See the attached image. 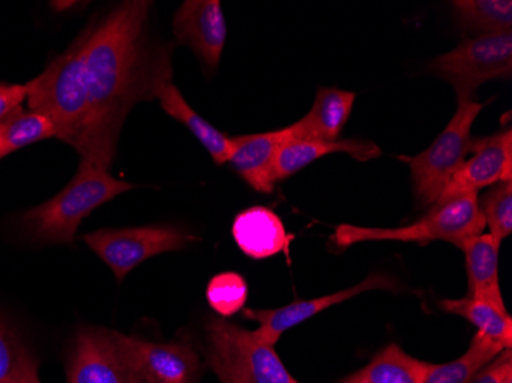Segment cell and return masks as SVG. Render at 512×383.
I'll return each mask as SVG.
<instances>
[{
	"mask_svg": "<svg viewBox=\"0 0 512 383\" xmlns=\"http://www.w3.org/2000/svg\"><path fill=\"white\" fill-rule=\"evenodd\" d=\"M451 5L460 31L470 39L512 33L511 0H456Z\"/></svg>",
	"mask_w": 512,
	"mask_h": 383,
	"instance_id": "cell-21",
	"label": "cell"
},
{
	"mask_svg": "<svg viewBox=\"0 0 512 383\" xmlns=\"http://www.w3.org/2000/svg\"><path fill=\"white\" fill-rule=\"evenodd\" d=\"M477 203L490 235L502 243L512 232V180L494 184Z\"/></svg>",
	"mask_w": 512,
	"mask_h": 383,
	"instance_id": "cell-26",
	"label": "cell"
},
{
	"mask_svg": "<svg viewBox=\"0 0 512 383\" xmlns=\"http://www.w3.org/2000/svg\"><path fill=\"white\" fill-rule=\"evenodd\" d=\"M27 95V83L25 85L0 83V122L17 109L22 108V103L27 100Z\"/></svg>",
	"mask_w": 512,
	"mask_h": 383,
	"instance_id": "cell-29",
	"label": "cell"
},
{
	"mask_svg": "<svg viewBox=\"0 0 512 383\" xmlns=\"http://www.w3.org/2000/svg\"><path fill=\"white\" fill-rule=\"evenodd\" d=\"M17 383H40L39 362H34L33 365H30Z\"/></svg>",
	"mask_w": 512,
	"mask_h": 383,
	"instance_id": "cell-30",
	"label": "cell"
},
{
	"mask_svg": "<svg viewBox=\"0 0 512 383\" xmlns=\"http://www.w3.org/2000/svg\"><path fill=\"white\" fill-rule=\"evenodd\" d=\"M82 239L122 284L135 267L154 256L184 249L195 236L172 226H143L100 229Z\"/></svg>",
	"mask_w": 512,
	"mask_h": 383,
	"instance_id": "cell-8",
	"label": "cell"
},
{
	"mask_svg": "<svg viewBox=\"0 0 512 383\" xmlns=\"http://www.w3.org/2000/svg\"><path fill=\"white\" fill-rule=\"evenodd\" d=\"M132 189L134 184L82 160L73 180L56 197L23 213L20 226L37 243L71 244L82 221L97 207Z\"/></svg>",
	"mask_w": 512,
	"mask_h": 383,
	"instance_id": "cell-2",
	"label": "cell"
},
{
	"mask_svg": "<svg viewBox=\"0 0 512 383\" xmlns=\"http://www.w3.org/2000/svg\"><path fill=\"white\" fill-rule=\"evenodd\" d=\"M31 111L50 118L57 138L82 155L89 126L85 59L80 37L69 50L57 56L40 76L27 83Z\"/></svg>",
	"mask_w": 512,
	"mask_h": 383,
	"instance_id": "cell-3",
	"label": "cell"
},
{
	"mask_svg": "<svg viewBox=\"0 0 512 383\" xmlns=\"http://www.w3.org/2000/svg\"><path fill=\"white\" fill-rule=\"evenodd\" d=\"M207 364L220 383H301L289 373L275 347L223 318L206 322Z\"/></svg>",
	"mask_w": 512,
	"mask_h": 383,
	"instance_id": "cell-4",
	"label": "cell"
},
{
	"mask_svg": "<svg viewBox=\"0 0 512 383\" xmlns=\"http://www.w3.org/2000/svg\"><path fill=\"white\" fill-rule=\"evenodd\" d=\"M401 289L398 279L384 275V273H375L365 278L359 284L341 290V292L330 293L321 298L307 299V301H295L292 304L284 305V307L272 308V310H253L246 308L243 311L244 319H250L260 324V327L252 331L256 341L261 344L272 345L275 347L279 338L290 328L309 321L313 316L318 315L321 311L333 307V305L341 304L355 296L362 295L371 290H390L396 292Z\"/></svg>",
	"mask_w": 512,
	"mask_h": 383,
	"instance_id": "cell-10",
	"label": "cell"
},
{
	"mask_svg": "<svg viewBox=\"0 0 512 383\" xmlns=\"http://www.w3.org/2000/svg\"><path fill=\"white\" fill-rule=\"evenodd\" d=\"M178 43L200 57L204 66L217 69L227 40V23L218 0H186L172 22Z\"/></svg>",
	"mask_w": 512,
	"mask_h": 383,
	"instance_id": "cell-13",
	"label": "cell"
},
{
	"mask_svg": "<svg viewBox=\"0 0 512 383\" xmlns=\"http://www.w3.org/2000/svg\"><path fill=\"white\" fill-rule=\"evenodd\" d=\"M57 138L50 118L40 112L19 108L0 122V160L37 141Z\"/></svg>",
	"mask_w": 512,
	"mask_h": 383,
	"instance_id": "cell-24",
	"label": "cell"
},
{
	"mask_svg": "<svg viewBox=\"0 0 512 383\" xmlns=\"http://www.w3.org/2000/svg\"><path fill=\"white\" fill-rule=\"evenodd\" d=\"M512 180V131L502 129L490 137L474 138L473 151L453 175L436 204Z\"/></svg>",
	"mask_w": 512,
	"mask_h": 383,
	"instance_id": "cell-11",
	"label": "cell"
},
{
	"mask_svg": "<svg viewBox=\"0 0 512 383\" xmlns=\"http://www.w3.org/2000/svg\"><path fill=\"white\" fill-rule=\"evenodd\" d=\"M479 194L462 195L445 203L434 204L430 213L410 226L396 229L341 224L336 227L333 244L339 249L371 241H399V243H431L448 241L454 244L463 239L480 235L485 229V220L477 203Z\"/></svg>",
	"mask_w": 512,
	"mask_h": 383,
	"instance_id": "cell-5",
	"label": "cell"
},
{
	"mask_svg": "<svg viewBox=\"0 0 512 383\" xmlns=\"http://www.w3.org/2000/svg\"><path fill=\"white\" fill-rule=\"evenodd\" d=\"M157 100L166 114L171 115L194 134L204 149L211 154L212 160L217 166L227 164L232 149H234V141L204 120L197 111H194L174 83H168L165 88L161 89Z\"/></svg>",
	"mask_w": 512,
	"mask_h": 383,
	"instance_id": "cell-19",
	"label": "cell"
},
{
	"mask_svg": "<svg viewBox=\"0 0 512 383\" xmlns=\"http://www.w3.org/2000/svg\"><path fill=\"white\" fill-rule=\"evenodd\" d=\"M289 138V126L264 134L234 137V149L227 163L253 190L272 194L276 184L273 177L276 155Z\"/></svg>",
	"mask_w": 512,
	"mask_h": 383,
	"instance_id": "cell-14",
	"label": "cell"
},
{
	"mask_svg": "<svg viewBox=\"0 0 512 383\" xmlns=\"http://www.w3.org/2000/svg\"><path fill=\"white\" fill-rule=\"evenodd\" d=\"M358 95L338 88H319L307 115L290 125L293 140H339L342 129L352 115Z\"/></svg>",
	"mask_w": 512,
	"mask_h": 383,
	"instance_id": "cell-17",
	"label": "cell"
},
{
	"mask_svg": "<svg viewBox=\"0 0 512 383\" xmlns=\"http://www.w3.org/2000/svg\"><path fill=\"white\" fill-rule=\"evenodd\" d=\"M430 71L451 83L457 99H471L483 83L512 76V33L463 40L450 53L436 57Z\"/></svg>",
	"mask_w": 512,
	"mask_h": 383,
	"instance_id": "cell-7",
	"label": "cell"
},
{
	"mask_svg": "<svg viewBox=\"0 0 512 383\" xmlns=\"http://www.w3.org/2000/svg\"><path fill=\"white\" fill-rule=\"evenodd\" d=\"M440 307L451 315L467 319L480 334L503 348L512 347V319L508 311L468 296L462 299H444L440 302Z\"/></svg>",
	"mask_w": 512,
	"mask_h": 383,
	"instance_id": "cell-23",
	"label": "cell"
},
{
	"mask_svg": "<svg viewBox=\"0 0 512 383\" xmlns=\"http://www.w3.org/2000/svg\"><path fill=\"white\" fill-rule=\"evenodd\" d=\"M66 383H146L119 331L80 327L66 354Z\"/></svg>",
	"mask_w": 512,
	"mask_h": 383,
	"instance_id": "cell-9",
	"label": "cell"
},
{
	"mask_svg": "<svg viewBox=\"0 0 512 383\" xmlns=\"http://www.w3.org/2000/svg\"><path fill=\"white\" fill-rule=\"evenodd\" d=\"M151 2L131 0L80 34L89 126L82 160L108 169L126 115L172 82L171 45L148 39Z\"/></svg>",
	"mask_w": 512,
	"mask_h": 383,
	"instance_id": "cell-1",
	"label": "cell"
},
{
	"mask_svg": "<svg viewBox=\"0 0 512 383\" xmlns=\"http://www.w3.org/2000/svg\"><path fill=\"white\" fill-rule=\"evenodd\" d=\"M499 241L494 236L480 235L463 239L456 246L465 255L467 264L468 298L488 302L500 310H506L499 281Z\"/></svg>",
	"mask_w": 512,
	"mask_h": 383,
	"instance_id": "cell-18",
	"label": "cell"
},
{
	"mask_svg": "<svg viewBox=\"0 0 512 383\" xmlns=\"http://www.w3.org/2000/svg\"><path fill=\"white\" fill-rule=\"evenodd\" d=\"M120 339L146 383L198 382L200 357L188 339L155 344L122 333Z\"/></svg>",
	"mask_w": 512,
	"mask_h": 383,
	"instance_id": "cell-12",
	"label": "cell"
},
{
	"mask_svg": "<svg viewBox=\"0 0 512 383\" xmlns=\"http://www.w3.org/2000/svg\"><path fill=\"white\" fill-rule=\"evenodd\" d=\"M509 376H512V354L511 348H505L470 383H505Z\"/></svg>",
	"mask_w": 512,
	"mask_h": 383,
	"instance_id": "cell-28",
	"label": "cell"
},
{
	"mask_svg": "<svg viewBox=\"0 0 512 383\" xmlns=\"http://www.w3.org/2000/svg\"><path fill=\"white\" fill-rule=\"evenodd\" d=\"M505 383H512V376H509L508 379L505 380Z\"/></svg>",
	"mask_w": 512,
	"mask_h": 383,
	"instance_id": "cell-31",
	"label": "cell"
},
{
	"mask_svg": "<svg viewBox=\"0 0 512 383\" xmlns=\"http://www.w3.org/2000/svg\"><path fill=\"white\" fill-rule=\"evenodd\" d=\"M232 236L244 255L267 259L284 252L292 236L283 220L269 207L253 206L243 210L232 223Z\"/></svg>",
	"mask_w": 512,
	"mask_h": 383,
	"instance_id": "cell-16",
	"label": "cell"
},
{
	"mask_svg": "<svg viewBox=\"0 0 512 383\" xmlns=\"http://www.w3.org/2000/svg\"><path fill=\"white\" fill-rule=\"evenodd\" d=\"M249 298V285L237 272H223L209 281L206 289L207 304L220 318L237 315L246 307Z\"/></svg>",
	"mask_w": 512,
	"mask_h": 383,
	"instance_id": "cell-25",
	"label": "cell"
},
{
	"mask_svg": "<svg viewBox=\"0 0 512 383\" xmlns=\"http://www.w3.org/2000/svg\"><path fill=\"white\" fill-rule=\"evenodd\" d=\"M427 364L405 353L399 345L390 344L339 383H422Z\"/></svg>",
	"mask_w": 512,
	"mask_h": 383,
	"instance_id": "cell-20",
	"label": "cell"
},
{
	"mask_svg": "<svg viewBox=\"0 0 512 383\" xmlns=\"http://www.w3.org/2000/svg\"><path fill=\"white\" fill-rule=\"evenodd\" d=\"M34 362H37L36 357L23 345L13 325L0 311V383L19 382Z\"/></svg>",
	"mask_w": 512,
	"mask_h": 383,
	"instance_id": "cell-27",
	"label": "cell"
},
{
	"mask_svg": "<svg viewBox=\"0 0 512 383\" xmlns=\"http://www.w3.org/2000/svg\"><path fill=\"white\" fill-rule=\"evenodd\" d=\"M339 152H344L358 161L373 160L382 155L381 148L373 141L355 140V138L336 141L293 140L290 135L289 140L281 146L276 155L275 171H273L275 183L298 174L301 169L325 155L339 154Z\"/></svg>",
	"mask_w": 512,
	"mask_h": 383,
	"instance_id": "cell-15",
	"label": "cell"
},
{
	"mask_svg": "<svg viewBox=\"0 0 512 383\" xmlns=\"http://www.w3.org/2000/svg\"><path fill=\"white\" fill-rule=\"evenodd\" d=\"M505 348L477 331L470 347L456 361L447 364H427L422 383H470L486 365L499 356Z\"/></svg>",
	"mask_w": 512,
	"mask_h": 383,
	"instance_id": "cell-22",
	"label": "cell"
},
{
	"mask_svg": "<svg viewBox=\"0 0 512 383\" xmlns=\"http://www.w3.org/2000/svg\"><path fill=\"white\" fill-rule=\"evenodd\" d=\"M482 109V103L473 99L459 100L456 114L430 148L416 157L408 158L414 194L421 206H434L437 203L453 175L473 151L474 137L471 131Z\"/></svg>",
	"mask_w": 512,
	"mask_h": 383,
	"instance_id": "cell-6",
	"label": "cell"
}]
</instances>
